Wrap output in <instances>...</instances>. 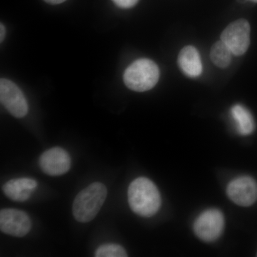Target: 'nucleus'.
Wrapping results in <instances>:
<instances>
[{"label":"nucleus","instance_id":"6e6552de","mask_svg":"<svg viewBox=\"0 0 257 257\" xmlns=\"http://www.w3.org/2000/svg\"><path fill=\"white\" fill-rule=\"evenodd\" d=\"M231 200L241 207H249L257 199V183L248 176H242L231 181L226 189Z\"/></svg>","mask_w":257,"mask_h":257},{"label":"nucleus","instance_id":"6ab92c4d","mask_svg":"<svg viewBox=\"0 0 257 257\" xmlns=\"http://www.w3.org/2000/svg\"><path fill=\"white\" fill-rule=\"evenodd\" d=\"M250 1L253 2V3H257V0H250Z\"/></svg>","mask_w":257,"mask_h":257},{"label":"nucleus","instance_id":"f3484780","mask_svg":"<svg viewBox=\"0 0 257 257\" xmlns=\"http://www.w3.org/2000/svg\"><path fill=\"white\" fill-rule=\"evenodd\" d=\"M0 27H1V30H0V32H1V35H0V37H1V42H3L5 38L6 30H5V26L3 24H1V26Z\"/></svg>","mask_w":257,"mask_h":257},{"label":"nucleus","instance_id":"1a4fd4ad","mask_svg":"<svg viewBox=\"0 0 257 257\" xmlns=\"http://www.w3.org/2000/svg\"><path fill=\"white\" fill-rule=\"evenodd\" d=\"M41 170L50 176L67 173L71 167L70 156L60 147H53L44 152L39 160Z\"/></svg>","mask_w":257,"mask_h":257},{"label":"nucleus","instance_id":"7ed1b4c3","mask_svg":"<svg viewBox=\"0 0 257 257\" xmlns=\"http://www.w3.org/2000/svg\"><path fill=\"white\" fill-rule=\"evenodd\" d=\"M160 78V70L156 63L148 59H141L133 62L124 74L126 87L135 92L150 90L156 85Z\"/></svg>","mask_w":257,"mask_h":257},{"label":"nucleus","instance_id":"9d476101","mask_svg":"<svg viewBox=\"0 0 257 257\" xmlns=\"http://www.w3.org/2000/svg\"><path fill=\"white\" fill-rule=\"evenodd\" d=\"M37 187V182L35 179L20 178L6 182L3 189L5 195L12 200L23 202L30 199Z\"/></svg>","mask_w":257,"mask_h":257},{"label":"nucleus","instance_id":"423d86ee","mask_svg":"<svg viewBox=\"0 0 257 257\" xmlns=\"http://www.w3.org/2000/svg\"><path fill=\"white\" fill-rule=\"evenodd\" d=\"M0 100L10 114L17 118H23L28 112L26 98L20 88L9 79L0 81Z\"/></svg>","mask_w":257,"mask_h":257},{"label":"nucleus","instance_id":"39448f33","mask_svg":"<svg viewBox=\"0 0 257 257\" xmlns=\"http://www.w3.org/2000/svg\"><path fill=\"white\" fill-rule=\"evenodd\" d=\"M221 40L229 47L233 55H243L250 45L249 23L243 19L236 20L223 31Z\"/></svg>","mask_w":257,"mask_h":257},{"label":"nucleus","instance_id":"4468645a","mask_svg":"<svg viewBox=\"0 0 257 257\" xmlns=\"http://www.w3.org/2000/svg\"><path fill=\"white\" fill-rule=\"evenodd\" d=\"M96 257H126L127 253L124 248L114 243L101 245L95 251Z\"/></svg>","mask_w":257,"mask_h":257},{"label":"nucleus","instance_id":"a211bd4d","mask_svg":"<svg viewBox=\"0 0 257 257\" xmlns=\"http://www.w3.org/2000/svg\"><path fill=\"white\" fill-rule=\"evenodd\" d=\"M238 2L240 3H246V1H248V0H237Z\"/></svg>","mask_w":257,"mask_h":257},{"label":"nucleus","instance_id":"f03ea898","mask_svg":"<svg viewBox=\"0 0 257 257\" xmlns=\"http://www.w3.org/2000/svg\"><path fill=\"white\" fill-rule=\"evenodd\" d=\"M106 195V187L100 182L91 184L81 191L72 205V212L76 220L87 223L94 219L105 202Z\"/></svg>","mask_w":257,"mask_h":257},{"label":"nucleus","instance_id":"f257e3e1","mask_svg":"<svg viewBox=\"0 0 257 257\" xmlns=\"http://www.w3.org/2000/svg\"><path fill=\"white\" fill-rule=\"evenodd\" d=\"M128 201L132 210L144 217L155 215L162 202L156 185L146 177H139L130 184Z\"/></svg>","mask_w":257,"mask_h":257},{"label":"nucleus","instance_id":"20e7f679","mask_svg":"<svg viewBox=\"0 0 257 257\" xmlns=\"http://www.w3.org/2000/svg\"><path fill=\"white\" fill-rule=\"evenodd\" d=\"M224 218L218 209H208L202 213L194 224L196 235L202 241L211 242L215 241L222 233Z\"/></svg>","mask_w":257,"mask_h":257},{"label":"nucleus","instance_id":"2eb2a0df","mask_svg":"<svg viewBox=\"0 0 257 257\" xmlns=\"http://www.w3.org/2000/svg\"><path fill=\"white\" fill-rule=\"evenodd\" d=\"M115 5L124 9L131 8L138 3L139 0H112Z\"/></svg>","mask_w":257,"mask_h":257},{"label":"nucleus","instance_id":"ddd939ff","mask_svg":"<svg viewBox=\"0 0 257 257\" xmlns=\"http://www.w3.org/2000/svg\"><path fill=\"white\" fill-rule=\"evenodd\" d=\"M232 52L222 41L216 42L211 47L210 58L213 63L220 68H226L231 63Z\"/></svg>","mask_w":257,"mask_h":257},{"label":"nucleus","instance_id":"0eeeda50","mask_svg":"<svg viewBox=\"0 0 257 257\" xmlns=\"http://www.w3.org/2000/svg\"><path fill=\"white\" fill-rule=\"evenodd\" d=\"M32 221L25 211L5 209L0 211V229L5 234L23 237L30 232Z\"/></svg>","mask_w":257,"mask_h":257},{"label":"nucleus","instance_id":"9b49d317","mask_svg":"<svg viewBox=\"0 0 257 257\" xmlns=\"http://www.w3.org/2000/svg\"><path fill=\"white\" fill-rule=\"evenodd\" d=\"M179 67L184 74L191 77L200 75L202 64L200 56L195 47L187 46L181 50L178 57Z\"/></svg>","mask_w":257,"mask_h":257},{"label":"nucleus","instance_id":"dca6fc26","mask_svg":"<svg viewBox=\"0 0 257 257\" xmlns=\"http://www.w3.org/2000/svg\"><path fill=\"white\" fill-rule=\"evenodd\" d=\"M44 1L50 5H59L64 3L66 0H44Z\"/></svg>","mask_w":257,"mask_h":257},{"label":"nucleus","instance_id":"aec40b11","mask_svg":"<svg viewBox=\"0 0 257 257\" xmlns=\"http://www.w3.org/2000/svg\"><path fill=\"white\" fill-rule=\"evenodd\" d=\"M256 256H257V254H256Z\"/></svg>","mask_w":257,"mask_h":257},{"label":"nucleus","instance_id":"f8f14e48","mask_svg":"<svg viewBox=\"0 0 257 257\" xmlns=\"http://www.w3.org/2000/svg\"><path fill=\"white\" fill-rule=\"evenodd\" d=\"M231 114L240 135H248L253 133L255 128L254 120L244 106L236 104L231 108Z\"/></svg>","mask_w":257,"mask_h":257}]
</instances>
